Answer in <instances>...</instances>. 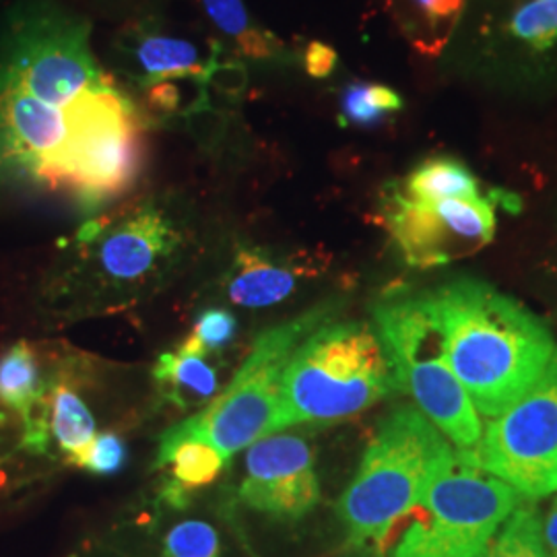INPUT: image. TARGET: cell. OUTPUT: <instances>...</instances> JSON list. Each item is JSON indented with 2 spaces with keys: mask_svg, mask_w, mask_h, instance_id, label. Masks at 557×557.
<instances>
[{
  "mask_svg": "<svg viewBox=\"0 0 557 557\" xmlns=\"http://www.w3.org/2000/svg\"><path fill=\"white\" fill-rule=\"evenodd\" d=\"M524 499L455 457L428 487L391 557H478Z\"/></svg>",
  "mask_w": 557,
  "mask_h": 557,
  "instance_id": "obj_7",
  "label": "cell"
},
{
  "mask_svg": "<svg viewBox=\"0 0 557 557\" xmlns=\"http://www.w3.org/2000/svg\"><path fill=\"white\" fill-rule=\"evenodd\" d=\"M541 529H543V543L547 549V556L557 557V494L549 502V508L545 517L541 518Z\"/></svg>",
  "mask_w": 557,
  "mask_h": 557,
  "instance_id": "obj_29",
  "label": "cell"
},
{
  "mask_svg": "<svg viewBox=\"0 0 557 557\" xmlns=\"http://www.w3.org/2000/svg\"><path fill=\"white\" fill-rule=\"evenodd\" d=\"M403 393L379 331L361 320H329L299 343L278 398L277 432L356 418Z\"/></svg>",
  "mask_w": 557,
  "mask_h": 557,
  "instance_id": "obj_4",
  "label": "cell"
},
{
  "mask_svg": "<svg viewBox=\"0 0 557 557\" xmlns=\"http://www.w3.org/2000/svg\"><path fill=\"white\" fill-rule=\"evenodd\" d=\"M40 413L50 457L81 469L83 458L98 436V421L81 395L79 382L71 366L48 368Z\"/></svg>",
  "mask_w": 557,
  "mask_h": 557,
  "instance_id": "obj_13",
  "label": "cell"
},
{
  "mask_svg": "<svg viewBox=\"0 0 557 557\" xmlns=\"http://www.w3.org/2000/svg\"><path fill=\"white\" fill-rule=\"evenodd\" d=\"M153 124L91 48V25L57 0L0 17V188L66 195L96 213L137 184Z\"/></svg>",
  "mask_w": 557,
  "mask_h": 557,
  "instance_id": "obj_1",
  "label": "cell"
},
{
  "mask_svg": "<svg viewBox=\"0 0 557 557\" xmlns=\"http://www.w3.org/2000/svg\"><path fill=\"white\" fill-rule=\"evenodd\" d=\"M337 50L324 41H310L304 52V69L314 79H326L337 69Z\"/></svg>",
  "mask_w": 557,
  "mask_h": 557,
  "instance_id": "obj_27",
  "label": "cell"
},
{
  "mask_svg": "<svg viewBox=\"0 0 557 557\" xmlns=\"http://www.w3.org/2000/svg\"><path fill=\"white\" fill-rule=\"evenodd\" d=\"M153 379L161 395L180 409L211 403L220 391L218 370L205 356L186 349L184 345L161 354L153 368Z\"/></svg>",
  "mask_w": 557,
  "mask_h": 557,
  "instance_id": "obj_16",
  "label": "cell"
},
{
  "mask_svg": "<svg viewBox=\"0 0 557 557\" xmlns=\"http://www.w3.org/2000/svg\"><path fill=\"white\" fill-rule=\"evenodd\" d=\"M384 119L386 116L379 112L366 98V83L363 81L349 83L343 89V94H341V119H338L343 126L370 128V126L380 124Z\"/></svg>",
  "mask_w": 557,
  "mask_h": 557,
  "instance_id": "obj_26",
  "label": "cell"
},
{
  "mask_svg": "<svg viewBox=\"0 0 557 557\" xmlns=\"http://www.w3.org/2000/svg\"><path fill=\"white\" fill-rule=\"evenodd\" d=\"M199 4L242 59L287 62L285 44L252 20L244 0H199Z\"/></svg>",
  "mask_w": 557,
  "mask_h": 557,
  "instance_id": "obj_17",
  "label": "cell"
},
{
  "mask_svg": "<svg viewBox=\"0 0 557 557\" xmlns=\"http://www.w3.org/2000/svg\"><path fill=\"white\" fill-rule=\"evenodd\" d=\"M186 234L184 221L170 207L147 200L119 215L91 218L75 244L101 283L126 289L151 283L172 267L186 246Z\"/></svg>",
  "mask_w": 557,
  "mask_h": 557,
  "instance_id": "obj_10",
  "label": "cell"
},
{
  "mask_svg": "<svg viewBox=\"0 0 557 557\" xmlns=\"http://www.w3.org/2000/svg\"><path fill=\"white\" fill-rule=\"evenodd\" d=\"M465 0H395L403 27L423 34L421 48L430 50L444 46L460 17Z\"/></svg>",
  "mask_w": 557,
  "mask_h": 557,
  "instance_id": "obj_20",
  "label": "cell"
},
{
  "mask_svg": "<svg viewBox=\"0 0 557 557\" xmlns=\"http://www.w3.org/2000/svg\"><path fill=\"white\" fill-rule=\"evenodd\" d=\"M450 370L478 413L512 407L556 351L545 320L487 281L455 277L423 292Z\"/></svg>",
  "mask_w": 557,
  "mask_h": 557,
  "instance_id": "obj_2",
  "label": "cell"
},
{
  "mask_svg": "<svg viewBox=\"0 0 557 557\" xmlns=\"http://www.w3.org/2000/svg\"><path fill=\"white\" fill-rule=\"evenodd\" d=\"M455 457L457 448L416 405H400L382 419L338 499L349 545L384 554L395 529L416 515L432 481Z\"/></svg>",
  "mask_w": 557,
  "mask_h": 557,
  "instance_id": "obj_3",
  "label": "cell"
},
{
  "mask_svg": "<svg viewBox=\"0 0 557 557\" xmlns=\"http://www.w3.org/2000/svg\"><path fill=\"white\" fill-rule=\"evenodd\" d=\"M126 457H128V450H126L124 438L116 432H101L96 436L91 448L83 458L81 469L87 473H94V475H101V478L116 475L124 467Z\"/></svg>",
  "mask_w": 557,
  "mask_h": 557,
  "instance_id": "obj_25",
  "label": "cell"
},
{
  "mask_svg": "<svg viewBox=\"0 0 557 557\" xmlns=\"http://www.w3.org/2000/svg\"><path fill=\"white\" fill-rule=\"evenodd\" d=\"M160 557H221L220 535L205 520H182L168 531Z\"/></svg>",
  "mask_w": 557,
  "mask_h": 557,
  "instance_id": "obj_23",
  "label": "cell"
},
{
  "mask_svg": "<svg viewBox=\"0 0 557 557\" xmlns=\"http://www.w3.org/2000/svg\"><path fill=\"white\" fill-rule=\"evenodd\" d=\"M343 299L331 298L299 317L264 331L239 366L238 374L188 423L220 453L232 457L257 440L277 434L278 398L287 363L299 343L329 320L337 319Z\"/></svg>",
  "mask_w": 557,
  "mask_h": 557,
  "instance_id": "obj_5",
  "label": "cell"
},
{
  "mask_svg": "<svg viewBox=\"0 0 557 557\" xmlns=\"http://www.w3.org/2000/svg\"><path fill=\"white\" fill-rule=\"evenodd\" d=\"M374 329L393 359L403 393L411 395L419 411L457 450L473 448L483 425L475 405L448 366L425 294L379 301Z\"/></svg>",
  "mask_w": 557,
  "mask_h": 557,
  "instance_id": "obj_6",
  "label": "cell"
},
{
  "mask_svg": "<svg viewBox=\"0 0 557 557\" xmlns=\"http://www.w3.org/2000/svg\"><path fill=\"white\" fill-rule=\"evenodd\" d=\"M225 46L220 41L211 40L209 50V64L202 73L199 83L209 91V96H220L227 103H238L248 89V69L242 60L223 59Z\"/></svg>",
  "mask_w": 557,
  "mask_h": 557,
  "instance_id": "obj_22",
  "label": "cell"
},
{
  "mask_svg": "<svg viewBox=\"0 0 557 557\" xmlns=\"http://www.w3.org/2000/svg\"><path fill=\"white\" fill-rule=\"evenodd\" d=\"M124 75L147 89L163 81H199L209 64L193 41L165 32L156 20L133 23L116 41Z\"/></svg>",
  "mask_w": 557,
  "mask_h": 557,
  "instance_id": "obj_12",
  "label": "cell"
},
{
  "mask_svg": "<svg viewBox=\"0 0 557 557\" xmlns=\"http://www.w3.org/2000/svg\"><path fill=\"white\" fill-rule=\"evenodd\" d=\"M227 465L230 458L197 434L188 419H182L161 436L158 446L156 467L168 473L161 498L172 508H186L190 494L218 481Z\"/></svg>",
  "mask_w": 557,
  "mask_h": 557,
  "instance_id": "obj_14",
  "label": "cell"
},
{
  "mask_svg": "<svg viewBox=\"0 0 557 557\" xmlns=\"http://www.w3.org/2000/svg\"><path fill=\"white\" fill-rule=\"evenodd\" d=\"M478 557H549L537 504L524 499Z\"/></svg>",
  "mask_w": 557,
  "mask_h": 557,
  "instance_id": "obj_19",
  "label": "cell"
},
{
  "mask_svg": "<svg viewBox=\"0 0 557 557\" xmlns=\"http://www.w3.org/2000/svg\"><path fill=\"white\" fill-rule=\"evenodd\" d=\"M382 557H391V554H386V556H382Z\"/></svg>",
  "mask_w": 557,
  "mask_h": 557,
  "instance_id": "obj_30",
  "label": "cell"
},
{
  "mask_svg": "<svg viewBox=\"0 0 557 557\" xmlns=\"http://www.w3.org/2000/svg\"><path fill=\"white\" fill-rule=\"evenodd\" d=\"M238 498L277 522H299L320 502L314 448L299 434H269L246 448Z\"/></svg>",
  "mask_w": 557,
  "mask_h": 557,
  "instance_id": "obj_11",
  "label": "cell"
},
{
  "mask_svg": "<svg viewBox=\"0 0 557 557\" xmlns=\"http://www.w3.org/2000/svg\"><path fill=\"white\" fill-rule=\"evenodd\" d=\"M398 190L413 200L481 199L483 195L478 176L455 158H430L416 165L407 176L395 182Z\"/></svg>",
  "mask_w": 557,
  "mask_h": 557,
  "instance_id": "obj_18",
  "label": "cell"
},
{
  "mask_svg": "<svg viewBox=\"0 0 557 557\" xmlns=\"http://www.w3.org/2000/svg\"><path fill=\"white\" fill-rule=\"evenodd\" d=\"M520 209L517 195L492 190L481 199H407L395 182L380 195L379 218L403 260L416 269H434L473 257L496 236V209Z\"/></svg>",
  "mask_w": 557,
  "mask_h": 557,
  "instance_id": "obj_9",
  "label": "cell"
},
{
  "mask_svg": "<svg viewBox=\"0 0 557 557\" xmlns=\"http://www.w3.org/2000/svg\"><path fill=\"white\" fill-rule=\"evenodd\" d=\"M301 275L304 269L292 260L259 246H239L225 275V292L242 308H271L298 289Z\"/></svg>",
  "mask_w": 557,
  "mask_h": 557,
  "instance_id": "obj_15",
  "label": "cell"
},
{
  "mask_svg": "<svg viewBox=\"0 0 557 557\" xmlns=\"http://www.w3.org/2000/svg\"><path fill=\"white\" fill-rule=\"evenodd\" d=\"M238 333V320L223 310V308H209L200 314L190 337L186 338L182 345L199 356H209V354H218L223 351Z\"/></svg>",
  "mask_w": 557,
  "mask_h": 557,
  "instance_id": "obj_24",
  "label": "cell"
},
{
  "mask_svg": "<svg viewBox=\"0 0 557 557\" xmlns=\"http://www.w3.org/2000/svg\"><path fill=\"white\" fill-rule=\"evenodd\" d=\"M510 34L537 52L556 46L557 0L524 2L510 20Z\"/></svg>",
  "mask_w": 557,
  "mask_h": 557,
  "instance_id": "obj_21",
  "label": "cell"
},
{
  "mask_svg": "<svg viewBox=\"0 0 557 557\" xmlns=\"http://www.w3.org/2000/svg\"><path fill=\"white\" fill-rule=\"evenodd\" d=\"M366 98L384 116L403 110V98L398 96L397 91L386 85H380V83H366Z\"/></svg>",
  "mask_w": 557,
  "mask_h": 557,
  "instance_id": "obj_28",
  "label": "cell"
},
{
  "mask_svg": "<svg viewBox=\"0 0 557 557\" xmlns=\"http://www.w3.org/2000/svg\"><path fill=\"white\" fill-rule=\"evenodd\" d=\"M457 457L508 483L522 498L557 494V345L537 382L498 418L490 419Z\"/></svg>",
  "mask_w": 557,
  "mask_h": 557,
  "instance_id": "obj_8",
  "label": "cell"
}]
</instances>
